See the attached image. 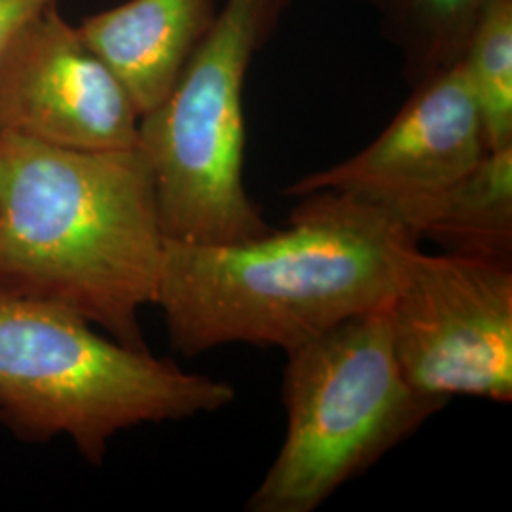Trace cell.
Returning <instances> with one entry per match:
<instances>
[{
	"mask_svg": "<svg viewBox=\"0 0 512 512\" xmlns=\"http://www.w3.org/2000/svg\"><path fill=\"white\" fill-rule=\"evenodd\" d=\"M294 0H224L164 101L139 126L165 239L230 245L272 228L245 188V86Z\"/></svg>",
	"mask_w": 512,
	"mask_h": 512,
	"instance_id": "277c9868",
	"label": "cell"
},
{
	"mask_svg": "<svg viewBox=\"0 0 512 512\" xmlns=\"http://www.w3.org/2000/svg\"><path fill=\"white\" fill-rule=\"evenodd\" d=\"M287 435L249 512H311L446 406L404 378L387 306L287 351Z\"/></svg>",
	"mask_w": 512,
	"mask_h": 512,
	"instance_id": "5b68a950",
	"label": "cell"
},
{
	"mask_svg": "<svg viewBox=\"0 0 512 512\" xmlns=\"http://www.w3.org/2000/svg\"><path fill=\"white\" fill-rule=\"evenodd\" d=\"M397 220L444 253L512 266V147L488 150L467 175Z\"/></svg>",
	"mask_w": 512,
	"mask_h": 512,
	"instance_id": "30bf717a",
	"label": "cell"
},
{
	"mask_svg": "<svg viewBox=\"0 0 512 512\" xmlns=\"http://www.w3.org/2000/svg\"><path fill=\"white\" fill-rule=\"evenodd\" d=\"M461 65L488 150L512 147V0H484Z\"/></svg>",
	"mask_w": 512,
	"mask_h": 512,
	"instance_id": "7c38bea8",
	"label": "cell"
},
{
	"mask_svg": "<svg viewBox=\"0 0 512 512\" xmlns=\"http://www.w3.org/2000/svg\"><path fill=\"white\" fill-rule=\"evenodd\" d=\"M486 152L475 95L458 61L414 84L403 109L368 147L298 179L285 194L344 192L397 219L467 175Z\"/></svg>",
	"mask_w": 512,
	"mask_h": 512,
	"instance_id": "ba28073f",
	"label": "cell"
},
{
	"mask_svg": "<svg viewBox=\"0 0 512 512\" xmlns=\"http://www.w3.org/2000/svg\"><path fill=\"white\" fill-rule=\"evenodd\" d=\"M289 226L230 245L165 239L156 306L186 357L224 344L296 348L349 317L385 308L418 247L387 209L317 190Z\"/></svg>",
	"mask_w": 512,
	"mask_h": 512,
	"instance_id": "6da1fadb",
	"label": "cell"
},
{
	"mask_svg": "<svg viewBox=\"0 0 512 512\" xmlns=\"http://www.w3.org/2000/svg\"><path fill=\"white\" fill-rule=\"evenodd\" d=\"M219 8V0H126L84 19L78 31L145 116L173 90Z\"/></svg>",
	"mask_w": 512,
	"mask_h": 512,
	"instance_id": "9c48e42d",
	"label": "cell"
},
{
	"mask_svg": "<svg viewBox=\"0 0 512 512\" xmlns=\"http://www.w3.org/2000/svg\"><path fill=\"white\" fill-rule=\"evenodd\" d=\"M378 23L385 42L401 55L406 80L458 63L484 0H359Z\"/></svg>",
	"mask_w": 512,
	"mask_h": 512,
	"instance_id": "8fae6325",
	"label": "cell"
},
{
	"mask_svg": "<svg viewBox=\"0 0 512 512\" xmlns=\"http://www.w3.org/2000/svg\"><path fill=\"white\" fill-rule=\"evenodd\" d=\"M395 357L423 395L512 401V266L414 247L387 304Z\"/></svg>",
	"mask_w": 512,
	"mask_h": 512,
	"instance_id": "8992f818",
	"label": "cell"
},
{
	"mask_svg": "<svg viewBox=\"0 0 512 512\" xmlns=\"http://www.w3.org/2000/svg\"><path fill=\"white\" fill-rule=\"evenodd\" d=\"M126 86L52 4L0 54V133L71 150L139 147Z\"/></svg>",
	"mask_w": 512,
	"mask_h": 512,
	"instance_id": "52a82bcc",
	"label": "cell"
},
{
	"mask_svg": "<svg viewBox=\"0 0 512 512\" xmlns=\"http://www.w3.org/2000/svg\"><path fill=\"white\" fill-rule=\"evenodd\" d=\"M236 389L93 330L73 311L0 294V421L21 440L69 437L93 465L118 433L217 412Z\"/></svg>",
	"mask_w": 512,
	"mask_h": 512,
	"instance_id": "3957f363",
	"label": "cell"
},
{
	"mask_svg": "<svg viewBox=\"0 0 512 512\" xmlns=\"http://www.w3.org/2000/svg\"><path fill=\"white\" fill-rule=\"evenodd\" d=\"M57 0H0V54L19 27Z\"/></svg>",
	"mask_w": 512,
	"mask_h": 512,
	"instance_id": "4fadbf2b",
	"label": "cell"
},
{
	"mask_svg": "<svg viewBox=\"0 0 512 512\" xmlns=\"http://www.w3.org/2000/svg\"><path fill=\"white\" fill-rule=\"evenodd\" d=\"M141 148L71 150L0 133V294L73 311L148 349L141 310L164 262Z\"/></svg>",
	"mask_w": 512,
	"mask_h": 512,
	"instance_id": "7a4b0ae2",
	"label": "cell"
}]
</instances>
